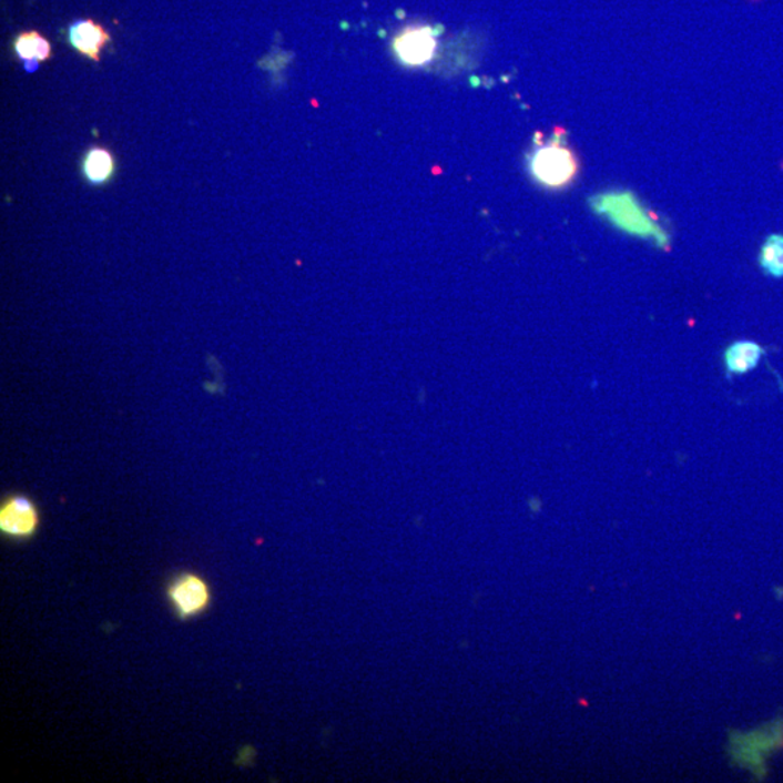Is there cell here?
Returning <instances> with one entry per match:
<instances>
[{"label":"cell","mask_w":783,"mask_h":783,"mask_svg":"<svg viewBox=\"0 0 783 783\" xmlns=\"http://www.w3.org/2000/svg\"><path fill=\"white\" fill-rule=\"evenodd\" d=\"M565 132L556 134L547 144H540L528 159L532 179L546 189H565L577 179L579 160L565 143Z\"/></svg>","instance_id":"obj_2"},{"label":"cell","mask_w":783,"mask_h":783,"mask_svg":"<svg viewBox=\"0 0 783 783\" xmlns=\"http://www.w3.org/2000/svg\"><path fill=\"white\" fill-rule=\"evenodd\" d=\"M115 159L111 151L93 148L88 151L83 162V174L92 185H103L115 173Z\"/></svg>","instance_id":"obj_10"},{"label":"cell","mask_w":783,"mask_h":783,"mask_svg":"<svg viewBox=\"0 0 783 783\" xmlns=\"http://www.w3.org/2000/svg\"><path fill=\"white\" fill-rule=\"evenodd\" d=\"M166 596L170 607L181 620L204 614L212 602L210 584L200 574L191 572L177 574L169 583Z\"/></svg>","instance_id":"obj_4"},{"label":"cell","mask_w":783,"mask_h":783,"mask_svg":"<svg viewBox=\"0 0 783 783\" xmlns=\"http://www.w3.org/2000/svg\"><path fill=\"white\" fill-rule=\"evenodd\" d=\"M783 748V720L750 733L730 735V756L735 765L749 769L759 776L765 775V757L773 750Z\"/></svg>","instance_id":"obj_3"},{"label":"cell","mask_w":783,"mask_h":783,"mask_svg":"<svg viewBox=\"0 0 783 783\" xmlns=\"http://www.w3.org/2000/svg\"><path fill=\"white\" fill-rule=\"evenodd\" d=\"M589 206L597 215L606 218L622 233L634 237L652 240L660 248H668L671 237L655 216L641 205L639 197L630 191L598 193L589 200Z\"/></svg>","instance_id":"obj_1"},{"label":"cell","mask_w":783,"mask_h":783,"mask_svg":"<svg viewBox=\"0 0 783 783\" xmlns=\"http://www.w3.org/2000/svg\"><path fill=\"white\" fill-rule=\"evenodd\" d=\"M13 50H16L18 59L22 61L27 73H34L41 63H45L53 57V47L50 41L38 31H27L19 34L13 42Z\"/></svg>","instance_id":"obj_8"},{"label":"cell","mask_w":783,"mask_h":783,"mask_svg":"<svg viewBox=\"0 0 783 783\" xmlns=\"http://www.w3.org/2000/svg\"><path fill=\"white\" fill-rule=\"evenodd\" d=\"M437 31L428 26L405 28L392 42V50L408 68H423L434 59L437 51Z\"/></svg>","instance_id":"obj_5"},{"label":"cell","mask_w":783,"mask_h":783,"mask_svg":"<svg viewBox=\"0 0 783 783\" xmlns=\"http://www.w3.org/2000/svg\"><path fill=\"white\" fill-rule=\"evenodd\" d=\"M40 527V512L35 504L23 495H13L4 499L0 508V531L16 540H27L34 536Z\"/></svg>","instance_id":"obj_6"},{"label":"cell","mask_w":783,"mask_h":783,"mask_svg":"<svg viewBox=\"0 0 783 783\" xmlns=\"http://www.w3.org/2000/svg\"><path fill=\"white\" fill-rule=\"evenodd\" d=\"M765 353L766 348L754 342L731 344L724 355L729 375H746L750 370L756 369Z\"/></svg>","instance_id":"obj_9"},{"label":"cell","mask_w":783,"mask_h":783,"mask_svg":"<svg viewBox=\"0 0 783 783\" xmlns=\"http://www.w3.org/2000/svg\"><path fill=\"white\" fill-rule=\"evenodd\" d=\"M759 266L773 279L783 277V234H771L759 252Z\"/></svg>","instance_id":"obj_11"},{"label":"cell","mask_w":783,"mask_h":783,"mask_svg":"<svg viewBox=\"0 0 783 783\" xmlns=\"http://www.w3.org/2000/svg\"><path fill=\"white\" fill-rule=\"evenodd\" d=\"M70 44L79 54L88 57L89 60L101 61L103 49L111 42V34L93 19H78L69 27L68 32Z\"/></svg>","instance_id":"obj_7"}]
</instances>
